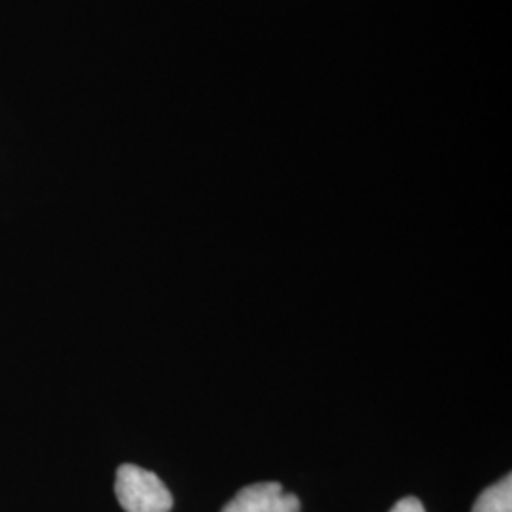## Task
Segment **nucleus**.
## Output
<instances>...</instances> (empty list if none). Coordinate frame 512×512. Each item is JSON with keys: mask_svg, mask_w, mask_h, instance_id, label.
I'll list each match as a JSON object with an SVG mask.
<instances>
[{"mask_svg": "<svg viewBox=\"0 0 512 512\" xmlns=\"http://www.w3.org/2000/svg\"><path fill=\"white\" fill-rule=\"evenodd\" d=\"M116 497L126 512H169L173 497L164 482L137 465H122L116 473Z\"/></svg>", "mask_w": 512, "mask_h": 512, "instance_id": "obj_1", "label": "nucleus"}, {"mask_svg": "<svg viewBox=\"0 0 512 512\" xmlns=\"http://www.w3.org/2000/svg\"><path fill=\"white\" fill-rule=\"evenodd\" d=\"M222 512H300V499L277 482H260L239 490Z\"/></svg>", "mask_w": 512, "mask_h": 512, "instance_id": "obj_2", "label": "nucleus"}, {"mask_svg": "<svg viewBox=\"0 0 512 512\" xmlns=\"http://www.w3.org/2000/svg\"><path fill=\"white\" fill-rule=\"evenodd\" d=\"M473 512H512V478L505 476L476 499Z\"/></svg>", "mask_w": 512, "mask_h": 512, "instance_id": "obj_3", "label": "nucleus"}, {"mask_svg": "<svg viewBox=\"0 0 512 512\" xmlns=\"http://www.w3.org/2000/svg\"><path fill=\"white\" fill-rule=\"evenodd\" d=\"M389 512H425V509H423L420 499L406 497V499H401Z\"/></svg>", "mask_w": 512, "mask_h": 512, "instance_id": "obj_4", "label": "nucleus"}]
</instances>
